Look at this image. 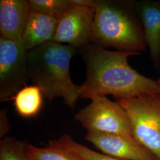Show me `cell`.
Returning <instances> with one entry per match:
<instances>
[{
  "mask_svg": "<svg viewBox=\"0 0 160 160\" xmlns=\"http://www.w3.org/2000/svg\"><path fill=\"white\" fill-rule=\"evenodd\" d=\"M86 65L87 77L81 85V98L113 96L129 98L158 92L157 81L143 76L132 68L128 58L137 53L109 51L94 43L80 49Z\"/></svg>",
  "mask_w": 160,
  "mask_h": 160,
  "instance_id": "cell-1",
  "label": "cell"
},
{
  "mask_svg": "<svg viewBox=\"0 0 160 160\" xmlns=\"http://www.w3.org/2000/svg\"><path fill=\"white\" fill-rule=\"evenodd\" d=\"M73 46L54 41L28 52L29 78L49 101L62 98L63 103L74 109L81 97V86L74 83L69 68L76 52Z\"/></svg>",
  "mask_w": 160,
  "mask_h": 160,
  "instance_id": "cell-2",
  "label": "cell"
},
{
  "mask_svg": "<svg viewBox=\"0 0 160 160\" xmlns=\"http://www.w3.org/2000/svg\"><path fill=\"white\" fill-rule=\"evenodd\" d=\"M92 43L140 54L147 46L135 1L96 0Z\"/></svg>",
  "mask_w": 160,
  "mask_h": 160,
  "instance_id": "cell-3",
  "label": "cell"
},
{
  "mask_svg": "<svg viewBox=\"0 0 160 160\" xmlns=\"http://www.w3.org/2000/svg\"><path fill=\"white\" fill-rule=\"evenodd\" d=\"M125 110L135 140L160 160V93H145L129 98H118Z\"/></svg>",
  "mask_w": 160,
  "mask_h": 160,
  "instance_id": "cell-4",
  "label": "cell"
},
{
  "mask_svg": "<svg viewBox=\"0 0 160 160\" xmlns=\"http://www.w3.org/2000/svg\"><path fill=\"white\" fill-rule=\"evenodd\" d=\"M91 103L75 115L87 132L132 136L131 124L125 110L106 96L92 97Z\"/></svg>",
  "mask_w": 160,
  "mask_h": 160,
  "instance_id": "cell-5",
  "label": "cell"
},
{
  "mask_svg": "<svg viewBox=\"0 0 160 160\" xmlns=\"http://www.w3.org/2000/svg\"><path fill=\"white\" fill-rule=\"evenodd\" d=\"M28 51L22 42L0 37V102L13 98L29 78Z\"/></svg>",
  "mask_w": 160,
  "mask_h": 160,
  "instance_id": "cell-6",
  "label": "cell"
},
{
  "mask_svg": "<svg viewBox=\"0 0 160 160\" xmlns=\"http://www.w3.org/2000/svg\"><path fill=\"white\" fill-rule=\"evenodd\" d=\"M94 8L71 5L58 22L54 42L82 48L92 43Z\"/></svg>",
  "mask_w": 160,
  "mask_h": 160,
  "instance_id": "cell-7",
  "label": "cell"
},
{
  "mask_svg": "<svg viewBox=\"0 0 160 160\" xmlns=\"http://www.w3.org/2000/svg\"><path fill=\"white\" fill-rule=\"evenodd\" d=\"M86 139L103 154L124 160H157L133 137L87 132Z\"/></svg>",
  "mask_w": 160,
  "mask_h": 160,
  "instance_id": "cell-8",
  "label": "cell"
},
{
  "mask_svg": "<svg viewBox=\"0 0 160 160\" xmlns=\"http://www.w3.org/2000/svg\"><path fill=\"white\" fill-rule=\"evenodd\" d=\"M135 7L143 26L151 60L157 68L160 64V0L135 1Z\"/></svg>",
  "mask_w": 160,
  "mask_h": 160,
  "instance_id": "cell-9",
  "label": "cell"
},
{
  "mask_svg": "<svg viewBox=\"0 0 160 160\" xmlns=\"http://www.w3.org/2000/svg\"><path fill=\"white\" fill-rule=\"evenodd\" d=\"M30 7L27 0L0 1V34L2 38L22 42Z\"/></svg>",
  "mask_w": 160,
  "mask_h": 160,
  "instance_id": "cell-10",
  "label": "cell"
},
{
  "mask_svg": "<svg viewBox=\"0 0 160 160\" xmlns=\"http://www.w3.org/2000/svg\"><path fill=\"white\" fill-rule=\"evenodd\" d=\"M58 22L56 18L30 10L22 36L26 49L29 52L54 41Z\"/></svg>",
  "mask_w": 160,
  "mask_h": 160,
  "instance_id": "cell-11",
  "label": "cell"
},
{
  "mask_svg": "<svg viewBox=\"0 0 160 160\" xmlns=\"http://www.w3.org/2000/svg\"><path fill=\"white\" fill-rule=\"evenodd\" d=\"M43 94L36 86H25L13 97L15 109L21 116L29 118L36 116L42 109Z\"/></svg>",
  "mask_w": 160,
  "mask_h": 160,
  "instance_id": "cell-12",
  "label": "cell"
},
{
  "mask_svg": "<svg viewBox=\"0 0 160 160\" xmlns=\"http://www.w3.org/2000/svg\"><path fill=\"white\" fill-rule=\"evenodd\" d=\"M27 152L32 160H84L79 155L57 145L53 141L45 147L27 144Z\"/></svg>",
  "mask_w": 160,
  "mask_h": 160,
  "instance_id": "cell-13",
  "label": "cell"
},
{
  "mask_svg": "<svg viewBox=\"0 0 160 160\" xmlns=\"http://www.w3.org/2000/svg\"><path fill=\"white\" fill-rule=\"evenodd\" d=\"M58 145L67 149L79 155L84 160H124L112 157L92 150L86 146L76 142L67 134H64L58 140L53 141Z\"/></svg>",
  "mask_w": 160,
  "mask_h": 160,
  "instance_id": "cell-14",
  "label": "cell"
},
{
  "mask_svg": "<svg viewBox=\"0 0 160 160\" xmlns=\"http://www.w3.org/2000/svg\"><path fill=\"white\" fill-rule=\"evenodd\" d=\"M27 144L15 137L2 138L0 142V160H32L28 154Z\"/></svg>",
  "mask_w": 160,
  "mask_h": 160,
  "instance_id": "cell-15",
  "label": "cell"
},
{
  "mask_svg": "<svg viewBox=\"0 0 160 160\" xmlns=\"http://www.w3.org/2000/svg\"><path fill=\"white\" fill-rule=\"evenodd\" d=\"M30 10L57 19L71 6L69 0H29Z\"/></svg>",
  "mask_w": 160,
  "mask_h": 160,
  "instance_id": "cell-16",
  "label": "cell"
},
{
  "mask_svg": "<svg viewBox=\"0 0 160 160\" xmlns=\"http://www.w3.org/2000/svg\"><path fill=\"white\" fill-rule=\"evenodd\" d=\"M10 125L7 115V110L2 109L0 111V138H4L10 130Z\"/></svg>",
  "mask_w": 160,
  "mask_h": 160,
  "instance_id": "cell-17",
  "label": "cell"
},
{
  "mask_svg": "<svg viewBox=\"0 0 160 160\" xmlns=\"http://www.w3.org/2000/svg\"><path fill=\"white\" fill-rule=\"evenodd\" d=\"M72 5L94 8L96 0H69Z\"/></svg>",
  "mask_w": 160,
  "mask_h": 160,
  "instance_id": "cell-18",
  "label": "cell"
},
{
  "mask_svg": "<svg viewBox=\"0 0 160 160\" xmlns=\"http://www.w3.org/2000/svg\"><path fill=\"white\" fill-rule=\"evenodd\" d=\"M157 69H158L159 71V73H160V77L158 78V79L157 80V84H158V92L160 93V65L158 66V67L157 68Z\"/></svg>",
  "mask_w": 160,
  "mask_h": 160,
  "instance_id": "cell-19",
  "label": "cell"
}]
</instances>
